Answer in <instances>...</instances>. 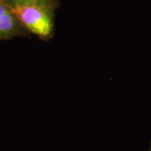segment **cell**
<instances>
[{
  "instance_id": "cell-1",
  "label": "cell",
  "mask_w": 151,
  "mask_h": 151,
  "mask_svg": "<svg viewBox=\"0 0 151 151\" xmlns=\"http://www.w3.org/2000/svg\"><path fill=\"white\" fill-rule=\"evenodd\" d=\"M4 2L29 35H34L43 41H49L54 37L55 9L36 2L17 0Z\"/></svg>"
},
{
  "instance_id": "cell-2",
  "label": "cell",
  "mask_w": 151,
  "mask_h": 151,
  "mask_svg": "<svg viewBox=\"0 0 151 151\" xmlns=\"http://www.w3.org/2000/svg\"><path fill=\"white\" fill-rule=\"evenodd\" d=\"M29 35V34L22 26L10 7L4 0H0V40Z\"/></svg>"
},
{
  "instance_id": "cell-3",
  "label": "cell",
  "mask_w": 151,
  "mask_h": 151,
  "mask_svg": "<svg viewBox=\"0 0 151 151\" xmlns=\"http://www.w3.org/2000/svg\"><path fill=\"white\" fill-rule=\"evenodd\" d=\"M4 1H9V0H4ZM17 1H30V2H36V3H40L45 5H47L54 9H57L59 8L60 0H17Z\"/></svg>"
},
{
  "instance_id": "cell-4",
  "label": "cell",
  "mask_w": 151,
  "mask_h": 151,
  "mask_svg": "<svg viewBox=\"0 0 151 151\" xmlns=\"http://www.w3.org/2000/svg\"><path fill=\"white\" fill-rule=\"evenodd\" d=\"M150 151H151V145H150Z\"/></svg>"
}]
</instances>
